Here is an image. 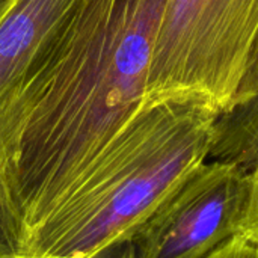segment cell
<instances>
[{
  "mask_svg": "<svg viewBox=\"0 0 258 258\" xmlns=\"http://www.w3.org/2000/svg\"><path fill=\"white\" fill-rule=\"evenodd\" d=\"M166 0H79L21 107L12 163L30 231L141 109Z\"/></svg>",
  "mask_w": 258,
  "mask_h": 258,
  "instance_id": "6da1fadb",
  "label": "cell"
},
{
  "mask_svg": "<svg viewBox=\"0 0 258 258\" xmlns=\"http://www.w3.org/2000/svg\"><path fill=\"white\" fill-rule=\"evenodd\" d=\"M218 115L203 101L141 106L27 240V257L85 258L132 239L197 166L209 160Z\"/></svg>",
  "mask_w": 258,
  "mask_h": 258,
  "instance_id": "7a4b0ae2",
  "label": "cell"
},
{
  "mask_svg": "<svg viewBox=\"0 0 258 258\" xmlns=\"http://www.w3.org/2000/svg\"><path fill=\"white\" fill-rule=\"evenodd\" d=\"M258 94V0H166L144 104L190 98L224 116Z\"/></svg>",
  "mask_w": 258,
  "mask_h": 258,
  "instance_id": "3957f363",
  "label": "cell"
},
{
  "mask_svg": "<svg viewBox=\"0 0 258 258\" xmlns=\"http://www.w3.org/2000/svg\"><path fill=\"white\" fill-rule=\"evenodd\" d=\"M254 175L216 160L197 166L132 236L136 258H207L245 233Z\"/></svg>",
  "mask_w": 258,
  "mask_h": 258,
  "instance_id": "277c9868",
  "label": "cell"
},
{
  "mask_svg": "<svg viewBox=\"0 0 258 258\" xmlns=\"http://www.w3.org/2000/svg\"><path fill=\"white\" fill-rule=\"evenodd\" d=\"M79 0H6L0 8V160L14 163L23 100L50 60Z\"/></svg>",
  "mask_w": 258,
  "mask_h": 258,
  "instance_id": "5b68a950",
  "label": "cell"
},
{
  "mask_svg": "<svg viewBox=\"0 0 258 258\" xmlns=\"http://www.w3.org/2000/svg\"><path fill=\"white\" fill-rule=\"evenodd\" d=\"M209 160L258 172V94L245 106L219 116Z\"/></svg>",
  "mask_w": 258,
  "mask_h": 258,
  "instance_id": "8992f818",
  "label": "cell"
},
{
  "mask_svg": "<svg viewBox=\"0 0 258 258\" xmlns=\"http://www.w3.org/2000/svg\"><path fill=\"white\" fill-rule=\"evenodd\" d=\"M29 227L15 190L12 168L0 160V258L27 257Z\"/></svg>",
  "mask_w": 258,
  "mask_h": 258,
  "instance_id": "52a82bcc",
  "label": "cell"
},
{
  "mask_svg": "<svg viewBox=\"0 0 258 258\" xmlns=\"http://www.w3.org/2000/svg\"><path fill=\"white\" fill-rule=\"evenodd\" d=\"M207 258H258V242L240 234Z\"/></svg>",
  "mask_w": 258,
  "mask_h": 258,
  "instance_id": "ba28073f",
  "label": "cell"
},
{
  "mask_svg": "<svg viewBox=\"0 0 258 258\" xmlns=\"http://www.w3.org/2000/svg\"><path fill=\"white\" fill-rule=\"evenodd\" d=\"M24 258H33V257H24ZM85 258H136V252L133 248V243L130 239L127 240H118L113 242L98 251H95L94 254L88 255Z\"/></svg>",
  "mask_w": 258,
  "mask_h": 258,
  "instance_id": "9c48e42d",
  "label": "cell"
},
{
  "mask_svg": "<svg viewBox=\"0 0 258 258\" xmlns=\"http://www.w3.org/2000/svg\"><path fill=\"white\" fill-rule=\"evenodd\" d=\"M254 175V195H252V206L249 212V218L245 227V236L251 237L252 240L258 242V172Z\"/></svg>",
  "mask_w": 258,
  "mask_h": 258,
  "instance_id": "30bf717a",
  "label": "cell"
},
{
  "mask_svg": "<svg viewBox=\"0 0 258 258\" xmlns=\"http://www.w3.org/2000/svg\"><path fill=\"white\" fill-rule=\"evenodd\" d=\"M5 2H6V0H0V8L3 6V3H5Z\"/></svg>",
  "mask_w": 258,
  "mask_h": 258,
  "instance_id": "8fae6325",
  "label": "cell"
}]
</instances>
